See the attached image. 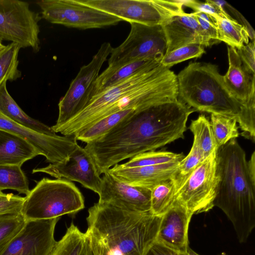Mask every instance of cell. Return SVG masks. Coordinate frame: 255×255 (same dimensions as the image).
Listing matches in <instances>:
<instances>
[{"label": "cell", "instance_id": "17", "mask_svg": "<svg viewBox=\"0 0 255 255\" xmlns=\"http://www.w3.org/2000/svg\"><path fill=\"white\" fill-rule=\"evenodd\" d=\"M167 42L166 54L190 44L204 47L216 43L201 28L192 13L176 15L162 25Z\"/></svg>", "mask_w": 255, "mask_h": 255}, {"label": "cell", "instance_id": "13", "mask_svg": "<svg viewBox=\"0 0 255 255\" xmlns=\"http://www.w3.org/2000/svg\"><path fill=\"white\" fill-rule=\"evenodd\" d=\"M32 172L45 173L56 178L76 181L98 194L100 192L102 177L95 162L89 151L78 144L64 161L34 168Z\"/></svg>", "mask_w": 255, "mask_h": 255}, {"label": "cell", "instance_id": "12", "mask_svg": "<svg viewBox=\"0 0 255 255\" xmlns=\"http://www.w3.org/2000/svg\"><path fill=\"white\" fill-rule=\"evenodd\" d=\"M59 218L27 221L22 230L0 249V255H50L56 241Z\"/></svg>", "mask_w": 255, "mask_h": 255}, {"label": "cell", "instance_id": "37", "mask_svg": "<svg viewBox=\"0 0 255 255\" xmlns=\"http://www.w3.org/2000/svg\"><path fill=\"white\" fill-rule=\"evenodd\" d=\"M236 49L245 68L255 75V41H252Z\"/></svg>", "mask_w": 255, "mask_h": 255}, {"label": "cell", "instance_id": "28", "mask_svg": "<svg viewBox=\"0 0 255 255\" xmlns=\"http://www.w3.org/2000/svg\"><path fill=\"white\" fill-rule=\"evenodd\" d=\"M6 189L25 195L30 192L28 179L21 166L0 164V191Z\"/></svg>", "mask_w": 255, "mask_h": 255}, {"label": "cell", "instance_id": "6", "mask_svg": "<svg viewBox=\"0 0 255 255\" xmlns=\"http://www.w3.org/2000/svg\"><path fill=\"white\" fill-rule=\"evenodd\" d=\"M130 23L163 25L173 17L184 12L183 0H78Z\"/></svg>", "mask_w": 255, "mask_h": 255}, {"label": "cell", "instance_id": "31", "mask_svg": "<svg viewBox=\"0 0 255 255\" xmlns=\"http://www.w3.org/2000/svg\"><path fill=\"white\" fill-rule=\"evenodd\" d=\"M184 155L167 151H149L137 154L127 162L120 164L124 167H136L156 165L170 162H180Z\"/></svg>", "mask_w": 255, "mask_h": 255}, {"label": "cell", "instance_id": "23", "mask_svg": "<svg viewBox=\"0 0 255 255\" xmlns=\"http://www.w3.org/2000/svg\"><path fill=\"white\" fill-rule=\"evenodd\" d=\"M137 112L134 109H129L111 114L94 122L75 136L77 140L88 143L105 135Z\"/></svg>", "mask_w": 255, "mask_h": 255}, {"label": "cell", "instance_id": "22", "mask_svg": "<svg viewBox=\"0 0 255 255\" xmlns=\"http://www.w3.org/2000/svg\"><path fill=\"white\" fill-rule=\"evenodd\" d=\"M6 82L0 86V114L8 119L29 128L38 132L47 135H55L50 127L28 116L17 104L8 93Z\"/></svg>", "mask_w": 255, "mask_h": 255}, {"label": "cell", "instance_id": "19", "mask_svg": "<svg viewBox=\"0 0 255 255\" xmlns=\"http://www.w3.org/2000/svg\"><path fill=\"white\" fill-rule=\"evenodd\" d=\"M180 162L136 167H124L117 164L108 171L123 182L151 190L159 183L170 179Z\"/></svg>", "mask_w": 255, "mask_h": 255}, {"label": "cell", "instance_id": "34", "mask_svg": "<svg viewBox=\"0 0 255 255\" xmlns=\"http://www.w3.org/2000/svg\"><path fill=\"white\" fill-rule=\"evenodd\" d=\"M205 47L203 45L197 43L185 45L165 54L160 63L163 66L170 68L182 61L201 57L205 53Z\"/></svg>", "mask_w": 255, "mask_h": 255}, {"label": "cell", "instance_id": "33", "mask_svg": "<svg viewBox=\"0 0 255 255\" xmlns=\"http://www.w3.org/2000/svg\"><path fill=\"white\" fill-rule=\"evenodd\" d=\"M27 222L21 213L0 215V249L22 230Z\"/></svg>", "mask_w": 255, "mask_h": 255}, {"label": "cell", "instance_id": "29", "mask_svg": "<svg viewBox=\"0 0 255 255\" xmlns=\"http://www.w3.org/2000/svg\"><path fill=\"white\" fill-rule=\"evenodd\" d=\"M210 122L218 149L239 135V127L233 118L211 114Z\"/></svg>", "mask_w": 255, "mask_h": 255}, {"label": "cell", "instance_id": "27", "mask_svg": "<svg viewBox=\"0 0 255 255\" xmlns=\"http://www.w3.org/2000/svg\"><path fill=\"white\" fill-rule=\"evenodd\" d=\"M86 238V232L82 233L72 223L61 239L56 242L50 255H79Z\"/></svg>", "mask_w": 255, "mask_h": 255}, {"label": "cell", "instance_id": "41", "mask_svg": "<svg viewBox=\"0 0 255 255\" xmlns=\"http://www.w3.org/2000/svg\"><path fill=\"white\" fill-rule=\"evenodd\" d=\"M86 233L87 234L86 242L79 255H93L90 239L86 232Z\"/></svg>", "mask_w": 255, "mask_h": 255}, {"label": "cell", "instance_id": "21", "mask_svg": "<svg viewBox=\"0 0 255 255\" xmlns=\"http://www.w3.org/2000/svg\"><path fill=\"white\" fill-rule=\"evenodd\" d=\"M160 61L161 60L157 59H141L114 67H108L99 75L93 88L92 98L145 67Z\"/></svg>", "mask_w": 255, "mask_h": 255}, {"label": "cell", "instance_id": "8", "mask_svg": "<svg viewBox=\"0 0 255 255\" xmlns=\"http://www.w3.org/2000/svg\"><path fill=\"white\" fill-rule=\"evenodd\" d=\"M130 30L125 40L113 49L108 60L111 67L141 59L162 60L167 50L162 25L130 23Z\"/></svg>", "mask_w": 255, "mask_h": 255}, {"label": "cell", "instance_id": "9", "mask_svg": "<svg viewBox=\"0 0 255 255\" xmlns=\"http://www.w3.org/2000/svg\"><path fill=\"white\" fill-rule=\"evenodd\" d=\"M41 18L39 13L30 9L27 2L0 0V37L37 52L40 49Z\"/></svg>", "mask_w": 255, "mask_h": 255}, {"label": "cell", "instance_id": "11", "mask_svg": "<svg viewBox=\"0 0 255 255\" xmlns=\"http://www.w3.org/2000/svg\"><path fill=\"white\" fill-rule=\"evenodd\" d=\"M217 151L203 160L175 194V199L193 215L214 207L218 184Z\"/></svg>", "mask_w": 255, "mask_h": 255}, {"label": "cell", "instance_id": "40", "mask_svg": "<svg viewBox=\"0 0 255 255\" xmlns=\"http://www.w3.org/2000/svg\"><path fill=\"white\" fill-rule=\"evenodd\" d=\"M220 2L224 10H225L226 8H227L235 16H236V17L238 19V22L242 26H243L247 31L249 38H250L252 41H255V31L251 25L245 18V17L237 10H236L227 2L224 0H221Z\"/></svg>", "mask_w": 255, "mask_h": 255}, {"label": "cell", "instance_id": "44", "mask_svg": "<svg viewBox=\"0 0 255 255\" xmlns=\"http://www.w3.org/2000/svg\"><path fill=\"white\" fill-rule=\"evenodd\" d=\"M0 192H1V191H0Z\"/></svg>", "mask_w": 255, "mask_h": 255}, {"label": "cell", "instance_id": "4", "mask_svg": "<svg viewBox=\"0 0 255 255\" xmlns=\"http://www.w3.org/2000/svg\"><path fill=\"white\" fill-rule=\"evenodd\" d=\"M247 161L236 139L217 149L218 184L213 205L232 222L240 243L247 241L255 227V180Z\"/></svg>", "mask_w": 255, "mask_h": 255}, {"label": "cell", "instance_id": "5", "mask_svg": "<svg viewBox=\"0 0 255 255\" xmlns=\"http://www.w3.org/2000/svg\"><path fill=\"white\" fill-rule=\"evenodd\" d=\"M84 207V196L72 182L43 178L25 197L21 214L27 221L49 220L74 215Z\"/></svg>", "mask_w": 255, "mask_h": 255}, {"label": "cell", "instance_id": "15", "mask_svg": "<svg viewBox=\"0 0 255 255\" xmlns=\"http://www.w3.org/2000/svg\"><path fill=\"white\" fill-rule=\"evenodd\" d=\"M103 174L98 202L129 211L150 212V189L123 182L108 170Z\"/></svg>", "mask_w": 255, "mask_h": 255}, {"label": "cell", "instance_id": "39", "mask_svg": "<svg viewBox=\"0 0 255 255\" xmlns=\"http://www.w3.org/2000/svg\"><path fill=\"white\" fill-rule=\"evenodd\" d=\"M144 255H199L190 248L188 253H182L172 249L157 241L148 249Z\"/></svg>", "mask_w": 255, "mask_h": 255}, {"label": "cell", "instance_id": "38", "mask_svg": "<svg viewBox=\"0 0 255 255\" xmlns=\"http://www.w3.org/2000/svg\"><path fill=\"white\" fill-rule=\"evenodd\" d=\"M192 14L208 37L216 43L219 42L217 29L212 17L203 12H194Z\"/></svg>", "mask_w": 255, "mask_h": 255}, {"label": "cell", "instance_id": "3", "mask_svg": "<svg viewBox=\"0 0 255 255\" xmlns=\"http://www.w3.org/2000/svg\"><path fill=\"white\" fill-rule=\"evenodd\" d=\"M178 99L196 111L235 119L241 135L255 141V108L238 101L215 64L190 62L177 75Z\"/></svg>", "mask_w": 255, "mask_h": 255}, {"label": "cell", "instance_id": "42", "mask_svg": "<svg viewBox=\"0 0 255 255\" xmlns=\"http://www.w3.org/2000/svg\"><path fill=\"white\" fill-rule=\"evenodd\" d=\"M2 40H3L2 39V38L1 37H0V51H1L2 49H3L5 47V45H3L2 43Z\"/></svg>", "mask_w": 255, "mask_h": 255}, {"label": "cell", "instance_id": "25", "mask_svg": "<svg viewBox=\"0 0 255 255\" xmlns=\"http://www.w3.org/2000/svg\"><path fill=\"white\" fill-rule=\"evenodd\" d=\"M194 135L193 143L200 149L205 157L217 150L216 142L210 121L204 115L191 121L189 127Z\"/></svg>", "mask_w": 255, "mask_h": 255}, {"label": "cell", "instance_id": "16", "mask_svg": "<svg viewBox=\"0 0 255 255\" xmlns=\"http://www.w3.org/2000/svg\"><path fill=\"white\" fill-rule=\"evenodd\" d=\"M193 214L175 200L162 216L156 241L177 251L188 253V228Z\"/></svg>", "mask_w": 255, "mask_h": 255}, {"label": "cell", "instance_id": "36", "mask_svg": "<svg viewBox=\"0 0 255 255\" xmlns=\"http://www.w3.org/2000/svg\"><path fill=\"white\" fill-rule=\"evenodd\" d=\"M183 5L192 9L195 12H203L212 16L215 15L231 16L227 12L223 10L211 2L210 0H207L205 2L195 0H183Z\"/></svg>", "mask_w": 255, "mask_h": 255}, {"label": "cell", "instance_id": "26", "mask_svg": "<svg viewBox=\"0 0 255 255\" xmlns=\"http://www.w3.org/2000/svg\"><path fill=\"white\" fill-rule=\"evenodd\" d=\"M176 191L172 181H163L151 189L150 212L162 216L170 208L175 199Z\"/></svg>", "mask_w": 255, "mask_h": 255}, {"label": "cell", "instance_id": "35", "mask_svg": "<svg viewBox=\"0 0 255 255\" xmlns=\"http://www.w3.org/2000/svg\"><path fill=\"white\" fill-rule=\"evenodd\" d=\"M25 197L0 192V215L21 213Z\"/></svg>", "mask_w": 255, "mask_h": 255}, {"label": "cell", "instance_id": "43", "mask_svg": "<svg viewBox=\"0 0 255 255\" xmlns=\"http://www.w3.org/2000/svg\"><path fill=\"white\" fill-rule=\"evenodd\" d=\"M219 255H228L225 253H222L220 254H219Z\"/></svg>", "mask_w": 255, "mask_h": 255}, {"label": "cell", "instance_id": "20", "mask_svg": "<svg viewBox=\"0 0 255 255\" xmlns=\"http://www.w3.org/2000/svg\"><path fill=\"white\" fill-rule=\"evenodd\" d=\"M40 155L30 142L10 131L0 129V164L19 166Z\"/></svg>", "mask_w": 255, "mask_h": 255}, {"label": "cell", "instance_id": "24", "mask_svg": "<svg viewBox=\"0 0 255 255\" xmlns=\"http://www.w3.org/2000/svg\"><path fill=\"white\" fill-rule=\"evenodd\" d=\"M212 17L217 29L218 39L220 42L223 41L229 46L236 49L248 44V32L237 20L232 16L215 15Z\"/></svg>", "mask_w": 255, "mask_h": 255}, {"label": "cell", "instance_id": "2", "mask_svg": "<svg viewBox=\"0 0 255 255\" xmlns=\"http://www.w3.org/2000/svg\"><path fill=\"white\" fill-rule=\"evenodd\" d=\"M162 216L95 203L86 218L93 255H144L156 240Z\"/></svg>", "mask_w": 255, "mask_h": 255}, {"label": "cell", "instance_id": "18", "mask_svg": "<svg viewBox=\"0 0 255 255\" xmlns=\"http://www.w3.org/2000/svg\"><path fill=\"white\" fill-rule=\"evenodd\" d=\"M229 68L223 77L224 83L233 95L244 105L255 108V75L244 67L237 49L228 46Z\"/></svg>", "mask_w": 255, "mask_h": 255}, {"label": "cell", "instance_id": "1", "mask_svg": "<svg viewBox=\"0 0 255 255\" xmlns=\"http://www.w3.org/2000/svg\"><path fill=\"white\" fill-rule=\"evenodd\" d=\"M195 111L178 99L158 102L136 112L84 148L101 175L125 159L183 138L188 117Z\"/></svg>", "mask_w": 255, "mask_h": 255}, {"label": "cell", "instance_id": "10", "mask_svg": "<svg viewBox=\"0 0 255 255\" xmlns=\"http://www.w3.org/2000/svg\"><path fill=\"white\" fill-rule=\"evenodd\" d=\"M42 17L53 23L81 29L115 25L120 18L83 4L78 0H40Z\"/></svg>", "mask_w": 255, "mask_h": 255}, {"label": "cell", "instance_id": "30", "mask_svg": "<svg viewBox=\"0 0 255 255\" xmlns=\"http://www.w3.org/2000/svg\"><path fill=\"white\" fill-rule=\"evenodd\" d=\"M21 47L11 42L0 51V86L7 81L16 80L21 77L18 69V54Z\"/></svg>", "mask_w": 255, "mask_h": 255}, {"label": "cell", "instance_id": "32", "mask_svg": "<svg viewBox=\"0 0 255 255\" xmlns=\"http://www.w3.org/2000/svg\"><path fill=\"white\" fill-rule=\"evenodd\" d=\"M206 158L197 146L193 143L190 152L179 162L170 178L174 184L176 193L198 165Z\"/></svg>", "mask_w": 255, "mask_h": 255}, {"label": "cell", "instance_id": "7", "mask_svg": "<svg viewBox=\"0 0 255 255\" xmlns=\"http://www.w3.org/2000/svg\"><path fill=\"white\" fill-rule=\"evenodd\" d=\"M113 49L110 43H103L91 61L81 67L59 102L58 119L52 127L63 125L87 106L92 98L93 88L102 66Z\"/></svg>", "mask_w": 255, "mask_h": 255}, {"label": "cell", "instance_id": "14", "mask_svg": "<svg viewBox=\"0 0 255 255\" xmlns=\"http://www.w3.org/2000/svg\"><path fill=\"white\" fill-rule=\"evenodd\" d=\"M0 129L12 132L26 140L50 163L64 161L78 144L74 136L47 135L19 125L0 114Z\"/></svg>", "mask_w": 255, "mask_h": 255}]
</instances>
